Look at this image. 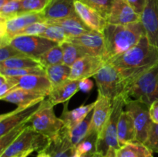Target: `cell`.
<instances>
[{"label":"cell","instance_id":"obj_1","mask_svg":"<svg viewBox=\"0 0 158 157\" xmlns=\"http://www.w3.org/2000/svg\"><path fill=\"white\" fill-rule=\"evenodd\" d=\"M107 62L117 69L128 83L158 62V49L150 43L147 35H143L137 45Z\"/></svg>","mask_w":158,"mask_h":157},{"label":"cell","instance_id":"obj_2","mask_svg":"<svg viewBox=\"0 0 158 157\" xmlns=\"http://www.w3.org/2000/svg\"><path fill=\"white\" fill-rule=\"evenodd\" d=\"M102 33L104 38L106 62L131 49L146 35L141 22L128 25L107 23Z\"/></svg>","mask_w":158,"mask_h":157},{"label":"cell","instance_id":"obj_3","mask_svg":"<svg viewBox=\"0 0 158 157\" xmlns=\"http://www.w3.org/2000/svg\"><path fill=\"white\" fill-rule=\"evenodd\" d=\"M123 97L125 102L140 101L149 106L158 99V62L128 83Z\"/></svg>","mask_w":158,"mask_h":157},{"label":"cell","instance_id":"obj_4","mask_svg":"<svg viewBox=\"0 0 158 157\" xmlns=\"http://www.w3.org/2000/svg\"><path fill=\"white\" fill-rule=\"evenodd\" d=\"M125 101L123 95L112 101L110 115L101 133L97 137V152L105 156L110 149L120 148L117 139V124L122 111L124 109Z\"/></svg>","mask_w":158,"mask_h":157},{"label":"cell","instance_id":"obj_5","mask_svg":"<svg viewBox=\"0 0 158 157\" xmlns=\"http://www.w3.org/2000/svg\"><path fill=\"white\" fill-rule=\"evenodd\" d=\"M50 141V139L35 131L29 126L0 154V157H11L27 152H42L47 149Z\"/></svg>","mask_w":158,"mask_h":157},{"label":"cell","instance_id":"obj_6","mask_svg":"<svg viewBox=\"0 0 158 157\" xmlns=\"http://www.w3.org/2000/svg\"><path fill=\"white\" fill-rule=\"evenodd\" d=\"M97 83L98 93L110 100L123 95L126 89V82L114 66L106 62L94 76Z\"/></svg>","mask_w":158,"mask_h":157},{"label":"cell","instance_id":"obj_7","mask_svg":"<svg viewBox=\"0 0 158 157\" xmlns=\"http://www.w3.org/2000/svg\"><path fill=\"white\" fill-rule=\"evenodd\" d=\"M53 107L46 99L41 109L29 121L30 126L34 130L50 139L54 138L65 126L63 120L56 115Z\"/></svg>","mask_w":158,"mask_h":157},{"label":"cell","instance_id":"obj_8","mask_svg":"<svg viewBox=\"0 0 158 157\" xmlns=\"http://www.w3.org/2000/svg\"><path fill=\"white\" fill-rule=\"evenodd\" d=\"M10 44L26 56L38 59L58 43L39 35H18L12 38Z\"/></svg>","mask_w":158,"mask_h":157},{"label":"cell","instance_id":"obj_9","mask_svg":"<svg viewBox=\"0 0 158 157\" xmlns=\"http://www.w3.org/2000/svg\"><path fill=\"white\" fill-rule=\"evenodd\" d=\"M125 110L132 115L136 129V141L144 143L153 122L150 115V106L140 101L125 102Z\"/></svg>","mask_w":158,"mask_h":157},{"label":"cell","instance_id":"obj_10","mask_svg":"<svg viewBox=\"0 0 158 157\" xmlns=\"http://www.w3.org/2000/svg\"><path fill=\"white\" fill-rule=\"evenodd\" d=\"M46 22L42 12L23 13L7 20H0V45L10 43L15 34L29 25Z\"/></svg>","mask_w":158,"mask_h":157},{"label":"cell","instance_id":"obj_11","mask_svg":"<svg viewBox=\"0 0 158 157\" xmlns=\"http://www.w3.org/2000/svg\"><path fill=\"white\" fill-rule=\"evenodd\" d=\"M43 101L29 108L17 107L15 110L0 115V136L16 126L29 123L32 116L41 109Z\"/></svg>","mask_w":158,"mask_h":157},{"label":"cell","instance_id":"obj_12","mask_svg":"<svg viewBox=\"0 0 158 157\" xmlns=\"http://www.w3.org/2000/svg\"><path fill=\"white\" fill-rule=\"evenodd\" d=\"M106 62V59L101 56L84 55L71 66L69 79L80 81L84 78L94 77Z\"/></svg>","mask_w":158,"mask_h":157},{"label":"cell","instance_id":"obj_13","mask_svg":"<svg viewBox=\"0 0 158 157\" xmlns=\"http://www.w3.org/2000/svg\"><path fill=\"white\" fill-rule=\"evenodd\" d=\"M68 41L80 46L86 55L101 56L105 58L106 49L102 32L92 29L90 32L75 38H69Z\"/></svg>","mask_w":158,"mask_h":157},{"label":"cell","instance_id":"obj_14","mask_svg":"<svg viewBox=\"0 0 158 157\" xmlns=\"http://www.w3.org/2000/svg\"><path fill=\"white\" fill-rule=\"evenodd\" d=\"M112 109V100L98 93L95 106L91 115L89 134H96L98 136L103 131L106 122L110 115Z\"/></svg>","mask_w":158,"mask_h":157},{"label":"cell","instance_id":"obj_15","mask_svg":"<svg viewBox=\"0 0 158 157\" xmlns=\"http://www.w3.org/2000/svg\"><path fill=\"white\" fill-rule=\"evenodd\" d=\"M140 16L150 43L158 49V0H146Z\"/></svg>","mask_w":158,"mask_h":157},{"label":"cell","instance_id":"obj_16","mask_svg":"<svg viewBox=\"0 0 158 157\" xmlns=\"http://www.w3.org/2000/svg\"><path fill=\"white\" fill-rule=\"evenodd\" d=\"M106 19L110 24L128 25L140 22L141 16L125 0H114Z\"/></svg>","mask_w":158,"mask_h":157},{"label":"cell","instance_id":"obj_17","mask_svg":"<svg viewBox=\"0 0 158 157\" xmlns=\"http://www.w3.org/2000/svg\"><path fill=\"white\" fill-rule=\"evenodd\" d=\"M46 151L50 155V157H72L76 152V147L69 138V129L64 126L51 139Z\"/></svg>","mask_w":158,"mask_h":157},{"label":"cell","instance_id":"obj_18","mask_svg":"<svg viewBox=\"0 0 158 157\" xmlns=\"http://www.w3.org/2000/svg\"><path fill=\"white\" fill-rule=\"evenodd\" d=\"M74 6L77 14L86 23V26L91 29L103 32L107 24L106 18L96 9L78 0H76Z\"/></svg>","mask_w":158,"mask_h":157},{"label":"cell","instance_id":"obj_19","mask_svg":"<svg viewBox=\"0 0 158 157\" xmlns=\"http://www.w3.org/2000/svg\"><path fill=\"white\" fill-rule=\"evenodd\" d=\"M17 86L14 89H23L48 96L52 89V86L46 75H30L15 77Z\"/></svg>","mask_w":158,"mask_h":157},{"label":"cell","instance_id":"obj_20","mask_svg":"<svg viewBox=\"0 0 158 157\" xmlns=\"http://www.w3.org/2000/svg\"><path fill=\"white\" fill-rule=\"evenodd\" d=\"M75 2L76 0H49L42 12L46 22L61 19L77 14Z\"/></svg>","mask_w":158,"mask_h":157},{"label":"cell","instance_id":"obj_21","mask_svg":"<svg viewBox=\"0 0 158 157\" xmlns=\"http://www.w3.org/2000/svg\"><path fill=\"white\" fill-rule=\"evenodd\" d=\"M46 95L23 89H13L1 100L16 105L19 108H29L39 104L46 99Z\"/></svg>","mask_w":158,"mask_h":157},{"label":"cell","instance_id":"obj_22","mask_svg":"<svg viewBox=\"0 0 158 157\" xmlns=\"http://www.w3.org/2000/svg\"><path fill=\"white\" fill-rule=\"evenodd\" d=\"M79 83L77 80H67L65 83L52 88L46 99L52 106L60 103H67L79 90Z\"/></svg>","mask_w":158,"mask_h":157},{"label":"cell","instance_id":"obj_23","mask_svg":"<svg viewBox=\"0 0 158 157\" xmlns=\"http://www.w3.org/2000/svg\"><path fill=\"white\" fill-rule=\"evenodd\" d=\"M117 139L120 146L136 141V129L132 115L123 109L117 124Z\"/></svg>","mask_w":158,"mask_h":157},{"label":"cell","instance_id":"obj_24","mask_svg":"<svg viewBox=\"0 0 158 157\" xmlns=\"http://www.w3.org/2000/svg\"><path fill=\"white\" fill-rule=\"evenodd\" d=\"M46 22L61 26L65 30L69 38L80 36L92 30L89 26H86V23L81 19V18L77 14L66 17V18H61V19L47 21Z\"/></svg>","mask_w":158,"mask_h":157},{"label":"cell","instance_id":"obj_25","mask_svg":"<svg viewBox=\"0 0 158 157\" xmlns=\"http://www.w3.org/2000/svg\"><path fill=\"white\" fill-rule=\"evenodd\" d=\"M67 106V103H65L60 118L64 122L65 127L70 130L71 129L82 123L89 115L91 111L94 110L95 102L87 105H83L72 110H68Z\"/></svg>","mask_w":158,"mask_h":157},{"label":"cell","instance_id":"obj_26","mask_svg":"<svg viewBox=\"0 0 158 157\" xmlns=\"http://www.w3.org/2000/svg\"><path fill=\"white\" fill-rule=\"evenodd\" d=\"M46 75L52 84V88L69 79L71 67L64 63L49 66L46 69Z\"/></svg>","mask_w":158,"mask_h":157},{"label":"cell","instance_id":"obj_27","mask_svg":"<svg viewBox=\"0 0 158 157\" xmlns=\"http://www.w3.org/2000/svg\"><path fill=\"white\" fill-rule=\"evenodd\" d=\"M117 157H154L153 152L143 143H128L117 150Z\"/></svg>","mask_w":158,"mask_h":157},{"label":"cell","instance_id":"obj_28","mask_svg":"<svg viewBox=\"0 0 158 157\" xmlns=\"http://www.w3.org/2000/svg\"><path fill=\"white\" fill-rule=\"evenodd\" d=\"M43 67L38 59L29 56L16 57L9 58L0 62V68L8 69H23V68Z\"/></svg>","mask_w":158,"mask_h":157},{"label":"cell","instance_id":"obj_29","mask_svg":"<svg viewBox=\"0 0 158 157\" xmlns=\"http://www.w3.org/2000/svg\"><path fill=\"white\" fill-rule=\"evenodd\" d=\"M61 46L63 52V63L70 67L77 59L86 55L80 46L69 41L62 43Z\"/></svg>","mask_w":158,"mask_h":157},{"label":"cell","instance_id":"obj_30","mask_svg":"<svg viewBox=\"0 0 158 157\" xmlns=\"http://www.w3.org/2000/svg\"><path fill=\"white\" fill-rule=\"evenodd\" d=\"M39 61L46 69L49 66L63 63V52L61 45H56L43 54Z\"/></svg>","mask_w":158,"mask_h":157},{"label":"cell","instance_id":"obj_31","mask_svg":"<svg viewBox=\"0 0 158 157\" xmlns=\"http://www.w3.org/2000/svg\"><path fill=\"white\" fill-rule=\"evenodd\" d=\"M91 115H88L82 123L69 130V138L74 146H77L82 140L84 139L89 134Z\"/></svg>","mask_w":158,"mask_h":157},{"label":"cell","instance_id":"obj_32","mask_svg":"<svg viewBox=\"0 0 158 157\" xmlns=\"http://www.w3.org/2000/svg\"><path fill=\"white\" fill-rule=\"evenodd\" d=\"M0 74L8 77H22L26 75H46L44 67L23 68V69H8L0 68Z\"/></svg>","mask_w":158,"mask_h":157},{"label":"cell","instance_id":"obj_33","mask_svg":"<svg viewBox=\"0 0 158 157\" xmlns=\"http://www.w3.org/2000/svg\"><path fill=\"white\" fill-rule=\"evenodd\" d=\"M47 28H46V31L42 34V37H44L47 39L55 42L60 45L68 41L69 37L61 26L56 24H52V23H47Z\"/></svg>","mask_w":158,"mask_h":157},{"label":"cell","instance_id":"obj_34","mask_svg":"<svg viewBox=\"0 0 158 157\" xmlns=\"http://www.w3.org/2000/svg\"><path fill=\"white\" fill-rule=\"evenodd\" d=\"M30 123H27L25 124L16 126L12 129L9 130L7 133L0 136V154L2 153L5 149L10 144H12L29 126Z\"/></svg>","mask_w":158,"mask_h":157},{"label":"cell","instance_id":"obj_35","mask_svg":"<svg viewBox=\"0 0 158 157\" xmlns=\"http://www.w3.org/2000/svg\"><path fill=\"white\" fill-rule=\"evenodd\" d=\"M97 135L89 134L83 140H82L77 146L76 151L79 155H88L97 152Z\"/></svg>","mask_w":158,"mask_h":157},{"label":"cell","instance_id":"obj_36","mask_svg":"<svg viewBox=\"0 0 158 157\" xmlns=\"http://www.w3.org/2000/svg\"><path fill=\"white\" fill-rule=\"evenodd\" d=\"M21 14V0H14L0 7V20H7Z\"/></svg>","mask_w":158,"mask_h":157},{"label":"cell","instance_id":"obj_37","mask_svg":"<svg viewBox=\"0 0 158 157\" xmlns=\"http://www.w3.org/2000/svg\"><path fill=\"white\" fill-rule=\"evenodd\" d=\"M49 0H21V14L43 12Z\"/></svg>","mask_w":158,"mask_h":157},{"label":"cell","instance_id":"obj_38","mask_svg":"<svg viewBox=\"0 0 158 157\" xmlns=\"http://www.w3.org/2000/svg\"><path fill=\"white\" fill-rule=\"evenodd\" d=\"M100 12L104 18L109 14L114 0H78Z\"/></svg>","mask_w":158,"mask_h":157},{"label":"cell","instance_id":"obj_39","mask_svg":"<svg viewBox=\"0 0 158 157\" xmlns=\"http://www.w3.org/2000/svg\"><path fill=\"white\" fill-rule=\"evenodd\" d=\"M47 26L48 24L46 23V22H39L32 23L17 32L14 37L18 36V35H39V36H41L42 34L46 31Z\"/></svg>","mask_w":158,"mask_h":157},{"label":"cell","instance_id":"obj_40","mask_svg":"<svg viewBox=\"0 0 158 157\" xmlns=\"http://www.w3.org/2000/svg\"><path fill=\"white\" fill-rule=\"evenodd\" d=\"M24 56H26V55L19 51L10 43L0 45V62L9 59V58Z\"/></svg>","mask_w":158,"mask_h":157},{"label":"cell","instance_id":"obj_41","mask_svg":"<svg viewBox=\"0 0 158 157\" xmlns=\"http://www.w3.org/2000/svg\"><path fill=\"white\" fill-rule=\"evenodd\" d=\"M153 153H158V124L152 123L147 140L143 143Z\"/></svg>","mask_w":158,"mask_h":157},{"label":"cell","instance_id":"obj_42","mask_svg":"<svg viewBox=\"0 0 158 157\" xmlns=\"http://www.w3.org/2000/svg\"><path fill=\"white\" fill-rule=\"evenodd\" d=\"M17 83L15 77H8L0 74V99L7 95L16 87Z\"/></svg>","mask_w":158,"mask_h":157},{"label":"cell","instance_id":"obj_43","mask_svg":"<svg viewBox=\"0 0 158 157\" xmlns=\"http://www.w3.org/2000/svg\"><path fill=\"white\" fill-rule=\"evenodd\" d=\"M125 1L135 10L137 13L141 15L146 3V0H125Z\"/></svg>","mask_w":158,"mask_h":157},{"label":"cell","instance_id":"obj_44","mask_svg":"<svg viewBox=\"0 0 158 157\" xmlns=\"http://www.w3.org/2000/svg\"><path fill=\"white\" fill-rule=\"evenodd\" d=\"M150 115L153 123L158 124V99L153 102L150 106Z\"/></svg>","mask_w":158,"mask_h":157},{"label":"cell","instance_id":"obj_45","mask_svg":"<svg viewBox=\"0 0 158 157\" xmlns=\"http://www.w3.org/2000/svg\"><path fill=\"white\" fill-rule=\"evenodd\" d=\"M93 87H94V83L92 80L89 78H84V79L80 80L79 83V89L83 92H90Z\"/></svg>","mask_w":158,"mask_h":157},{"label":"cell","instance_id":"obj_46","mask_svg":"<svg viewBox=\"0 0 158 157\" xmlns=\"http://www.w3.org/2000/svg\"><path fill=\"white\" fill-rule=\"evenodd\" d=\"M104 157H117V149H109Z\"/></svg>","mask_w":158,"mask_h":157},{"label":"cell","instance_id":"obj_47","mask_svg":"<svg viewBox=\"0 0 158 157\" xmlns=\"http://www.w3.org/2000/svg\"><path fill=\"white\" fill-rule=\"evenodd\" d=\"M36 157H50V155L46 150H44L38 152V155H37Z\"/></svg>","mask_w":158,"mask_h":157},{"label":"cell","instance_id":"obj_48","mask_svg":"<svg viewBox=\"0 0 158 157\" xmlns=\"http://www.w3.org/2000/svg\"><path fill=\"white\" fill-rule=\"evenodd\" d=\"M31 153H32V152H23V153H21V154H19V155H13V156H11V157H28L29 155H30Z\"/></svg>","mask_w":158,"mask_h":157},{"label":"cell","instance_id":"obj_49","mask_svg":"<svg viewBox=\"0 0 158 157\" xmlns=\"http://www.w3.org/2000/svg\"><path fill=\"white\" fill-rule=\"evenodd\" d=\"M87 157H104L103 155H101L99 152H95V153H91V154H88Z\"/></svg>","mask_w":158,"mask_h":157},{"label":"cell","instance_id":"obj_50","mask_svg":"<svg viewBox=\"0 0 158 157\" xmlns=\"http://www.w3.org/2000/svg\"><path fill=\"white\" fill-rule=\"evenodd\" d=\"M14 1V0H0V7L3 6L4 5L7 4V3L10 2Z\"/></svg>","mask_w":158,"mask_h":157}]
</instances>
